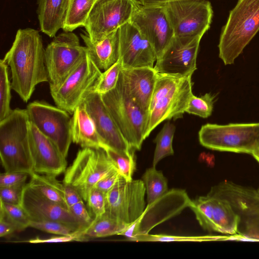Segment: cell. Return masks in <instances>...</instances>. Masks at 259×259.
Returning a JSON list of instances; mask_svg holds the SVG:
<instances>
[{"mask_svg": "<svg viewBox=\"0 0 259 259\" xmlns=\"http://www.w3.org/2000/svg\"><path fill=\"white\" fill-rule=\"evenodd\" d=\"M3 60L10 68L12 89L25 102L37 84L49 81L45 49L41 35L34 29H18Z\"/></svg>", "mask_w": 259, "mask_h": 259, "instance_id": "cell-1", "label": "cell"}, {"mask_svg": "<svg viewBox=\"0 0 259 259\" xmlns=\"http://www.w3.org/2000/svg\"><path fill=\"white\" fill-rule=\"evenodd\" d=\"M30 121L26 109H12L0 121V156L7 172H33L29 147Z\"/></svg>", "mask_w": 259, "mask_h": 259, "instance_id": "cell-2", "label": "cell"}, {"mask_svg": "<svg viewBox=\"0 0 259 259\" xmlns=\"http://www.w3.org/2000/svg\"><path fill=\"white\" fill-rule=\"evenodd\" d=\"M259 30V0H238L223 27L218 45L225 65L234 63Z\"/></svg>", "mask_w": 259, "mask_h": 259, "instance_id": "cell-3", "label": "cell"}, {"mask_svg": "<svg viewBox=\"0 0 259 259\" xmlns=\"http://www.w3.org/2000/svg\"><path fill=\"white\" fill-rule=\"evenodd\" d=\"M101 96L131 149L140 150L148 137L149 112L132 99L120 76L116 87Z\"/></svg>", "mask_w": 259, "mask_h": 259, "instance_id": "cell-4", "label": "cell"}, {"mask_svg": "<svg viewBox=\"0 0 259 259\" xmlns=\"http://www.w3.org/2000/svg\"><path fill=\"white\" fill-rule=\"evenodd\" d=\"M191 77L157 73L149 107L148 136L162 121L183 116L193 95Z\"/></svg>", "mask_w": 259, "mask_h": 259, "instance_id": "cell-5", "label": "cell"}, {"mask_svg": "<svg viewBox=\"0 0 259 259\" xmlns=\"http://www.w3.org/2000/svg\"><path fill=\"white\" fill-rule=\"evenodd\" d=\"M201 145L213 150L251 154L259 147V122L207 123L198 133Z\"/></svg>", "mask_w": 259, "mask_h": 259, "instance_id": "cell-6", "label": "cell"}, {"mask_svg": "<svg viewBox=\"0 0 259 259\" xmlns=\"http://www.w3.org/2000/svg\"><path fill=\"white\" fill-rule=\"evenodd\" d=\"M117 169L103 148L80 149L64 172L63 183L74 188L87 201L89 194L103 178Z\"/></svg>", "mask_w": 259, "mask_h": 259, "instance_id": "cell-7", "label": "cell"}, {"mask_svg": "<svg viewBox=\"0 0 259 259\" xmlns=\"http://www.w3.org/2000/svg\"><path fill=\"white\" fill-rule=\"evenodd\" d=\"M45 49L46 65L50 92L58 89L87 55L78 36L64 31L53 37Z\"/></svg>", "mask_w": 259, "mask_h": 259, "instance_id": "cell-8", "label": "cell"}, {"mask_svg": "<svg viewBox=\"0 0 259 259\" xmlns=\"http://www.w3.org/2000/svg\"><path fill=\"white\" fill-rule=\"evenodd\" d=\"M163 6L175 36L202 37L210 28L213 11L208 0H182Z\"/></svg>", "mask_w": 259, "mask_h": 259, "instance_id": "cell-9", "label": "cell"}, {"mask_svg": "<svg viewBox=\"0 0 259 259\" xmlns=\"http://www.w3.org/2000/svg\"><path fill=\"white\" fill-rule=\"evenodd\" d=\"M208 194L228 200L239 215L238 230L242 237L259 240V194L253 188L225 181L212 187Z\"/></svg>", "mask_w": 259, "mask_h": 259, "instance_id": "cell-10", "label": "cell"}, {"mask_svg": "<svg viewBox=\"0 0 259 259\" xmlns=\"http://www.w3.org/2000/svg\"><path fill=\"white\" fill-rule=\"evenodd\" d=\"M26 110L30 122L50 139L66 158L72 142L69 113L43 101L30 103Z\"/></svg>", "mask_w": 259, "mask_h": 259, "instance_id": "cell-11", "label": "cell"}, {"mask_svg": "<svg viewBox=\"0 0 259 259\" xmlns=\"http://www.w3.org/2000/svg\"><path fill=\"white\" fill-rule=\"evenodd\" d=\"M140 3L137 0H95L84 27L93 42L130 22Z\"/></svg>", "mask_w": 259, "mask_h": 259, "instance_id": "cell-12", "label": "cell"}, {"mask_svg": "<svg viewBox=\"0 0 259 259\" xmlns=\"http://www.w3.org/2000/svg\"><path fill=\"white\" fill-rule=\"evenodd\" d=\"M145 193L142 180L126 181L120 175L113 187L106 193L105 213L130 226L144 212Z\"/></svg>", "mask_w": 259, "mask_h": 259, "instance_id": "cell-13", "label": "cell"}, {"mask_svg": "<svg viewBox=\"0 0 259 259\" xmlns=\"http://www.w3.org/2000/svg\"><path fill=\"white\" fill-rule=\"evenodd\" d=\"M191 200L182 189H172L148 204L139 218L120 235L132 240L140 235L148 234L155 227L179 214L189 207Z\"/></svg>", "mask_w": 259, "mask_h": 259, "instance_id": "cell-14", "label": "cell"}, {"mask_svg": "<svg viewBox=\"0 0 259 259\" xmlns=\"http://www.w3.org/2000/svg\"><path fill=\"white\" fill-rule=\"evenodd\" d=\"M101 73L87 54L60 87L51 92L56 105L72 114L93 90Z\"/></svg>", "mask_w": 259, "mask_h": 259, "instance_id": "cell-15", "label": "cell"}, {"mask_svg": "<svg viewBox=\"0 0 259 259\" xmlns=\"http://www.w3.org/2000/svg\"><path fill=\"white\" fill-rule=\"evenodd\" d=\"M201 37L175 36L159 58L154 70L158 74L184 77L197 69L196 59Z\"/></svg>", "mask_w": 259, "mask_h": 259, "instance_id": "cell-16", "label": "cell"}, {"mask_svg": "<svg viewBox=\"0 0 259 259\" xmlns=\"http://www.w3.org/2000/svg\"><path fill=\"white\" fill-rule=\"evenodd\" d=\"M130 22L147 39L159 58L174 37L163 6L139 5Z\"/></svg>", "mask_w": 259, "mask_h": 259, "instance_id": "cell-17", "label": "cell"}, {"mask_svg": "<svg viewBox=\"0 0 259 259\" xmlns=\"http://www.w3.org/2000/svg\"><path fill=\"white\" fill-rule=\"evenodd\" d=\"M119 59L122 68H153L155 51L139 30L130 22L118 28Z\"/></svg>", "mask_w": 259, "mask_h": 259, "instance_id": "cell-18", "label": "cell"}, {"mask_svg": "<svg viewBox=\"0 0 259 259\" xmlns=\"http://www.w3.org/2000/svg\"><path fill=\"white\" fill-rule=\"evenodd\" d=\"M97 132L104 145L123 153L132 150L114 119L105 106L101 95L91 91L83 100Z\"/></svg>", "mask_w": 259, "mask_h": 259, "instance_id": "cell-19", "label": "cell"}, {"mask_svg": "<svg viewBox=\"0 0 259 259\" xmlns=\"http://www.w3.org/2000/svg\"><path fill=\"white\" fill-rule=\"evenodd\" d=\"M21 205L31 221H57L72 226L81 232L87 227L76 218L69 210L44 197L25 185Z\"/></svg>", "mask_w": 259, "mask_h": 259, "instance_id": "cell-20", "label": "cell"}, {"mask_svg": "<svg viewBox=\"0 0 259 259\" xmlns=\"http://www.w3.org/2000/svg\"><path fill=\"white\" fill-rule=\"evenodd\" d=\"M29 147L34 172L54 177L65 172L66 157L56 145L30 122Z\"/></svg>", "mask_w": 259, "mask_h": 259, "instance_id": "cell-21", "label": "cell"}, {"mask_svg": "<svg viewBox=\"0 0 259 259\" xmlns=\"http://www.w3.org/2000/svg\"><path fill=\"white\" fill-rule=\"evenodd\" d=\"M157 75L154 67L122 68L119 75L132 99L148 112Z\"/></svg>", "mask_w": 259, "mask_h": 259, "instance_id": "cell-22", "label": "cell"}, {"mask_svg": "<svg viewBox=\"0 0 259 259\" xmlns=\"http://www.w3.org/2000/svg\"><path fill=\"white\" fill-rule=\"evenodd\" d=\"M91 59L101 70L105 71L119 59L118 29L111 32L100 41L93 42L87 34H80Z\"/></svg>", "mask_w": 259, "mask_h": 259, "instance_id": "cell-23", "label": "cell"}, {"mask_svg": "<svg viewBox=\"0 0 259 259\" xmlns=\"http://www.w3.org/2000/svg\"><path fill=\"white\" fill-rule=\"evenodd\" d=\"M71 134L72 142L82 148H103L104 147L83 101L72 114Z\"/></svg>", "mask_w": 259, "mask_h": 259, "instance_id": "cell-24", "label": "cell"}, {"mask_svg": "<svg viewBox=\"0 0 259 259\" xmlns=\"http://www.w3.org/2000/svg\"><path fill=\"white\" fill-rule=\"evenodd\" d=\"M71 0H38L37 15L40 30L54 37L64 24Z\"/></svg>", "mask_w": 259, "mask_h": 259, "instance_id": "cell-25", "label": "cell"}, {"mask_svg": "<svg viewBox=\"0 0 259 259\" xmlns=\"http://www.w3.org/2000/svg\"><path fill=\"white\" fill-rule=\"evenodd\" d=\"M207 195L212 207L215 232L230 235L238 233L240 218L229 201L222 197Z\"/></svg>", "mask_w": 259, "mask_h": 259, "instance_id": "cell-26", "label": "cell"}, {"mask_svg": "<svg viewBox=\"0 0 259 259\" xmlns=\"http://www.w3.org/2000/svg\"><path fill=\"white\" fill-rule=\"evenodd\" d=\"M28 185L46 198L68 209L64 197V184L56 177L32 172Z\"/></svg>", "mask_w": 259, "mask_h": 259, "instance_id": "cell-27", "label": "cell"}, {"mask_svg": "<svg viewBox=\"0 0 259 259\" xmlns=\"http://www.w3.org/2000/svg\"><path fill=\"white\" fill-rule=\"evenodd\" d=\"M128 227V225L105 213L102 216L94 219L92 223L81 233V241L90 238L120 235Z\"/></svg>", "mask_w": 259, "mask_h": 259, "instance_id": "cell-28", "label": "cell"}, {"mask_svg": "<svg viewBox=\"0 0 259 259\" xmlns=\"http://www.w3.org/2000/svg\"><path fill=\"white\" fill-rule=\"evenodd\" d=\"M95 2V0H71L63 30L72 32L78 27H84Z\"/></svg>", "mask_w": 259, "mask_h": 259, "instance_id": "cell-29", "label": "cell"}, {"mask_svg": "<svg viewBox=\"0 0 259 259\" xmlns=\"http://www.w3.org/2000/svg\"><path fill=\"white\" fill-rule=\"evenodd\" d=\"M149 204L161 197L168 190L167 180L161 171L152 166L146 169L142 177Z\"/></svg>", "mask_w": 259, "mask_h": 259, "instance_id": "cell-30", "label": "cell"}, {"mask_svg": "<svg viewBox=\"0 0 259 259\" xmlns=\"http://www.w3.org/2000/svg\"><path fill=\"white\" fill-rule=\"evenodd\" d=\"M175 131V125L168 121L164 124L157 134L154 141L156 143V148L153 160V166L155 167L163 158L174 155L172 140Z\"/></svg>", "mask_w": 259, "mask_h": 259, "instance_id": "cell-31", "label": "cell"}, {"mask_svg": "<svg viewBox=\"0 0 259 259\" xmlns=\"http://www.w3.org/2000/svg\"><path fill=\"white\" fill-rule=\"evenodd\" d=\"M189 207L194 212L197 220L204 230L208 232H215L212 207L207 195L191 200Z\"/></svg>", "mask_w": 259, "mask_h": 259, "instance_id": "cell-32", "label": "cell"}, {"mask_svg": "<svg viewBox=\"0 0 259 259\" xmlns=\"http://www.w3.org/2000/svg\"><path fill=\"white\" fill-rule=\"evenodd\" d=\"M0 217L11 223L20 232L30 227L31 220L21 205L11 204L1 201Z\"/></svg>", "mask_w": 259, "mask_h": 259, "instance_id": "cell-33", "label": "cell"}, {"mask_svg": "<svg viewBox=\"0 0 259 259\" xmlns=\"http://www.w3.org/2000/svg\"><path fill=\"white\" fill-rule=\"evenodd\" d=\"M103 148L113 162L120 175L126 181L132 180V176L136 168L134 152L123 153L108 147H105Z\"/></svg>", "mask_w": 259, "mask_h": 259, "instance_id": "cell-34", "label": "cell"}, {"mask_svg": "<svg viewBox=\"0 0 259 259\" xmlns=\"http://www.w3.org/2000/svg\"><path fill=\"white\" fill-rule=\"evenodd\" d=\"M8 65L3 60H0V121L11 112V82L9 78Z\"/></svg>", "mask_w": 259, "mask_h": 259, "instance_id": "cell-35", "label": "cell"}, {"mask_svg": "<svg viewBox=\"0 0 259 259\" xmlns=\"http://www.w3.org/2000/svg\"><path fill=\"white\" fill-rule=\"evenodd\" d=\"M122 69L119 60L111 67L102 72L93 91L100 95L106 94L116 85Z\"/></svg>", "mask_w": 259, "mask_h": 259, "instance_id": "cell-36", "label": "cell"}, {"mask_svg": "<svg viewBox=\"0 0 259 259\" xmlns=\"http://www.w3.org/2000/svg\"><path fill=\"white\" fill-rule=\"evenodd\" d=\"M214 98L210 93H206L199 97L193 94L185 112L202 118L209 117L213 110Z\"/></svg>", "mask_w": 259, "mask_h": 259, "instance_id": "cell-37", "label": "cell"}, {"mask_svg": "<svg viewBox=\"0 0 259 259\" xmlns=\"http://www.w3.org/2000/svg\"><path fill=\"white\" fill-rule=\"evenodd\" d=\"M30 227L45 232L58 235H79L80 233L78 229L68 224L57 221H31Z\"/></svg>", "mask_w": 259, "mask_h": 259, "instance_id": "cell-38", "label": "cell"}, {"mask_svg": "<svg viewBox=\"0 0 259 259\" xmlns=\"http://www.w3.org/2000/svg\"><path fill=\"white\" fill-rule=\"evenodd\" d=\"M215 239L209 236H182L165 234L151 235L148 234L136 236L133 241H202Z\"/></svg>", "mask_w": 259, "mask_h": 259, "instance_id": "cell-39", "label": "cell"}, {"mask_svg": "<svg viewBox=\"0 0 259 259\" xmlns=\"http://www.w3.org/2000/svg\"><path fill=\"white\" fill-rule=\"evenodd\" d=\"M88 208L94 219L98 218L106 212V194L95 187L90 191L87 200Z\"/></svg>", "mask_w": 259, "mask_h": 259, "instance_id": "cell-40", "label": "cell"}, {"mask_svg": "<svg viewBox=\"0 0 259 259\" xmlns=\"http://www.w3.org/2000/svg\"><path fill=\"white\" fill-rule=\"evenodd\" d=\"M26 183L0 187V200L4 203L21 205L23 192Z\"/></svg>", "mask_w": 259, "mask_h": 259, "instance_id": "cell-41", "label": "cell"}, {"mask_svg": "<svg viewBox=\"0 0 259 259\" xmlns=\"http://www.w3.org/2000/svg\"><path fill=\"white\" fill-rule=\"evenodd\" d=\"M27 173L12 171L2 173L0 175V187H10L25 184Z\"/></svg>", "mask_w": 259, "mask_h": 259, "instance_id": "cell-42", "label": "cell"}, {"mask_svg": "<svg viewBox=\"0 0 259 259\" xmlns=\"http://www.w3.org/2000/svg\"><path fill=\"white\" fill-rule=\"evenodd\" d=\"M69 210L76 218L87 227L94 220L89 210L85 206L83 200L71 206Z\"/></svg>", "mask_w": 259, "mask_h": 259, "instance_id": "cell-43", "label": "cell"}, {"mask_svg": "<svg viewBox=\"0 0 259 259\" xmlns=\"http://www.w3.org/2000/svg\"><path fill=\"white\" fill-rule=\"evenodd\" d=\"M120 176L118 170L115 169L101 179L94 187L106 194L113 187Z\"/></svg>", "mask_w": 259, "mask_h": 259, "instance_id": "cell-44", "label": "cell"}, {"mask_svg": "<svg viewBox=\"0 0 259 259\" xmlns=\"http://www.w3.org/2000/svg\"><path fill=\"white\" fill-rule=\"evenodd\" d=\"M74 241H80L79 235H58L48 238L35 237L28 241L30 243H48L68 242Z\"/></svg>", "mask_w": 259, "mask_h": 259, "instance_id": "cell-45", "label": "cell"}, {"mask_svg": "<svg viewBox=\"0 0 259 259\" xmlns=\"http://www.w3.org/2000/svg\"><path fill=\"white\" fill-rule=\"evenodd\" d=\"M64 197L68 207L83 201L80 194L73 188L64 184Z\"/></svg>", "mask_w": 259, "mask_h": 259, "instance_id": "cell-46", "label": "cell"}, {"mask_svg": "<svg viewBox=\"0 0 259 259\" xmlns=\"http://www.w3.org/2000/svg\"><path fill=\"white\" fill-rule=\"evenodd\" d=\"M16 228L8 221L4 218L0 217V237L8 236L15 232Z\"/></svg>", "mask_w": 259, "mask_h": 259, "instance_id": "cell-47", "label": "cell"}, {"mask_svg": "<svg viewBox=\"0 0 259 259\" xmlns=\"http://www.w3.org/2000/svg\"><path fill=\"white\" fill-rule=\"evenodd\" d=\"M144 6H162L170 2L182 0H137Z\"/></svg>", "mask_w": 259, "mask_h": 259, "instance_id": "cell-48", "label": "cell"}, {"mask_svg": "<svg viewBox=\"0 0 259 259\" xmlns=\"http://www.w3.org/2000/svg\"><path fill=\"white\" fill-rule=\"evenodd\" d=\"M252 155L259 163V147L253 152V153L252 154Z\"/></svg>", "mask_w": 259, "mask_h": 259, "instance_id": "cell-49", "label": "cell"}, {"mask_svg": "<svg viewBox=\"0 0 259 259\" xmlns=\"http://www.w3.org/2000/svg\"><path fill=\"white\" fill-rule=\"evenodd\" d=\"M257 191H258V194H259V189L257 190Z\"/></svg>", "mask_w": 259, "mask_h": 259, "instance_id": "cell-50", "label": "cell"}]
</instances>
